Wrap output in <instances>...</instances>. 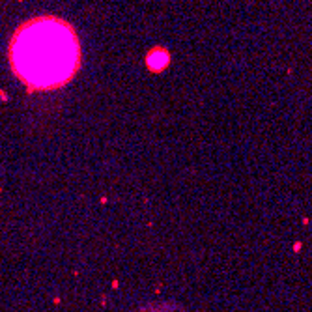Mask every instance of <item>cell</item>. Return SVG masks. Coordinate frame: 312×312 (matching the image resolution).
Returning <instances> with one entry per match:
<instances>
[{"label": "cell", "instance_id": "obj_1", "mask_svg": "<svg viewBox=\"0 0 312 312\" xmlns=\"http://www.w3.org/2000/svg\"><path fill=\"white\" fill-rule=\"evenodd\" d=\"M81 47L75 30L56 17L25 22L10 43L15 75L34 90H53L75 75Z\"/></svg>", "mask_w": 312, "mask_h": 312}]
</instances>
